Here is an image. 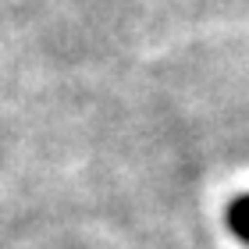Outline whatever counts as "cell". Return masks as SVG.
Wrapping results in <instances>:
<instances>
[{
	"label": "cell",
	"instance_id": "1",
	"mask_svg": "<svg viewBox=\"0 0 249 249\" xmlns=\"http://www.w3.org/2000/svg\"><path fill=\"white\" fill-rule=\"evenodd\" d=\"M228 228L239 235L242 242H249V192H246V196H239V199L228 207Z\"/></svg>",
	"mask_w": 249,
	"mask_h": 249
}]
</instances>
